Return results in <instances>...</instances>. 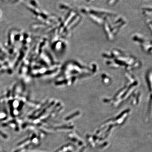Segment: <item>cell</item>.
Segmentation results:
<instances>
[{"label":"cell","instance_id":"1","mask_svg":"<svg viewBox=\"0 0 152 152\" xmlns=\"http://www.w3.org/2000/svg\"><path fill=\"white\" fill-rule=\"evenodd\" d=\"M119 1V0H107V4L110 5H114L118 2Z\"/></svg>","mask_w":152,"mask_h":152}]
</instances>
